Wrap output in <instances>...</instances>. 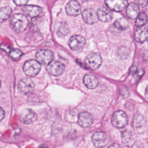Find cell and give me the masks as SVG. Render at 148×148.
<instances>
[{
	"label": "cell",
	"instance_id": "obj_28",
	"mask_svg": "<svg viewBox=\"0 0 148 148\" xmlns=\"http://www.w3.org/2000/svg\"><path fill=\"white\" fill-rule=\"evenodd\" d=\"M15 4H16L18 6H21L24 5L27 3L29 0H13Z\"/></svg>",
	"mask_w": 148,
	"mask_h": 148
},
{
	"label": "cell",
	"instance_id": "obj_4",
	"mask_svg": "<svg viewBox=\"0 0 148 148\" xmlns=\"http://www.w3.org/2000/svg\"><path fill=\"white\" fill-rule=\"evenodd\" d=\"M84 63L87 68L95 70L101 66L102 58L98 53H91L86 57Z\"/></svg>",
	"mask_w": 148,
	"mask_h": 148
},
{
	"label": "cell",
	"instance_id": "obj_11",
	"mask_svg": "<svg viewBox=\"0 0 148 148\" xmlns=\"http://www.w3.org/2000/svg\"><path fill=\"white\" fill-rule=\"evenodd\" d=\"M93 145L98 148L102 147L106 145V134L103 131L95 132L91 137Z\"/></svg>",
	"mask_w": 148,
	"mask_h": 148
},
{
	"label": "cell",
	"instance_id": "obj_23",
	"mask_svg": "<svg viewBox=\"0 0 148 148\" xmlns=\"http://www.w3.org/2000/svg\"><path fill=\"white\" fill-rule=\"evenodd\" d=\"M147 22V16L145 12L139 13V15L136 18L135 24L138 27L144 26Z\"/></svg>",
	"mask_w": 148,
	"mask_h": 148
},
{
	"label": "cell",
	"instance_id": "obj_26",
	"mask_svg": "<svg viewBox=\"0 0 148 148\" xmlns=\"http://www.w3.org/2000/svg\"><path fill=\"white\" fill-rule=\"evenodd\" d=\"M131 72L136 78H140L144 74V70L142 68L137 69L135 67H132L131 68Z\"/></svg>",
	"mask_w": 148,
	"mask_h": 148
},
{
	"label": "cell",
	"instance_id": "obj_17",
	"mask_svg": "<svg viewBox=\"0 0 148 148\" xmlns=\"http://www.w3.org/2000/svg\"><path fill=\"white\" fill-rule=\"evenodd\" d=\"M98 19L102 22H109L112 19V13L109 9L105 7H101L98 9L97 12Z\"/></svg>",
	"mask_w": 148,
	"mask_h": 148
},
{
	"label": "cell",
	"instance_id": "obj_24",
	"mask_svg": "<svg viewBox=\"0 0 148 148\" xmlns=\"http://www.w3.org/2000/svg\"><path fill=\"white\" fill-rule=\"evenodd\" d=\"M9 57L13 61H17L20 59L21 56L23 55L22 51L17 49H11L9 53Z\"/></svg>",
	"mask_w": 148,
	"mask_h": 148
},
{
	"label": "cell",
	"instance_id": "obj_22",
	"mask_svg": "<svg viewBox=\"0 0 148 148\" xmlns=\"http://www.w3.org/2000/svg\"><path fill=\"white\" fill-rule=\"evenodd\" d=\"M12 13V9L9 6L0 8V23L6 20Z\"/></svg>",
	"mask_w": 148,
	"mask_h": 148
},
{
	"label": "cell",
	"instance_id": "obj_36",
	"mask_svg": "<svg viewBox=\"0 0 148 148\" xmlns=\"http://www.w3.org/2000/svg\"><path fill=\"white\" fill-rule=\"evenodd\" d=\"M1 81L0 80V87H1Z\"/></svg>",
	"mask_w": 148,
	"mask_h": 148
},
{
	"label": "cell",
	"instance_id": "obj_21",
	"mask_svg": "<svg viewBox=\"0 0 148 148\" xmlns=\"http://www.w3.org/2000/svg\"><path fill=\"white\" fill-rule=\"evenodd\" d=\"M113 25L114 27L117 30L124 31L127 28L128 26V23L125 18H120L115 21Z\"/></svg>",
	"mask_w": 148,
	"mask_h": 148
},
{
	"label": "cell",
	"instance_id": "obj_30",
	"mask_svg": "<svg viewBox=\"0 0 148 148\" xmlns=\"http://www.w3.org/2000/svg\"><path fill=\"white\" fill-rule=\"evenodd\" d=\"M138 4L142 8H144L147 6L148 3V0H137Z\"/></svg>",
	"mask_w": 148,
	"mask_h": 148
},
{
	"label": "cell",
	"instance_id": "obj_13",
	"mask_svg": "<svg viewBox=\"0 0 148 148\" xmlns=\"http://www.w3.org/2000/svg\"><path fill=\"white\" fill-rule=\"evenodd\" d=\"M78 124L83 128L90 127L93 122L92 116L87 112H81L78 116Z\"/></svg>",
	"mask_w": 148,
	"mask_h": 148
},
{
	"label": "cell",
	"instance_id": "obj_7",
	"mask_svg": "<svg viewBox=\"0 0 148 148\" xmlns=\"http://www.w3.org/2000/svg\"><path fill=\"white\" fill-rule=\"evenodd\" d=\"M37 115L35 112L29 108L23 109L20 114V120L25 124L33 123L36 119Z\"/></svg>",
	"mask_w": 148,
	"mask_h": 148
},
{
	"label": "cell",
	"instance_id": "obj_27",
	"mask_svg": "<svg viewBox=\"0 0 148 148\" xmlns=\"http://www.w3.org/2000/svg\"><path fill=\"white\" fill-rule=\"evenodd\" d=\"M131 140V135L128 131H125L122 133V142L124 144L129 143Z\"/></svg>",
	"mask_w": 148,
	"mask_h": 148
},
{
	"label": "cell",
	"instance_id": "obj_1",
	"mask_svg": "<svg viewBox=\"0 0 148 148\" xmlns=\"http://www.w3.org/2000/svg\"><path fill=\"white\" fill-rule=\"evenodd\" d=\"M10 27L16 33H21L24 31L28 27V20L24 14L17 13L11 18L10 22Z\"/></svg>",
	"mask_w": 148,
	"mask_h": 148
},
{
	"label": "cell",
	"instance_id": "obj_3",
	"mask_svg": "<svg viewBox=\"0 0 148 148\" xmlns=\"http://www.w3.org/2000/svg\"><path fill=\"white\" fill-rule=\"evenodd\" d=\"M111 121L114 127L117 128H122L127 125L128 117L124 111L121 110H117L113 113Z\"/></svg>",
	"mask_w": 148,
	"mask_h": 148
},
{
	"label": "cell",
	"instance_id": "obj_8",
	"mask_svg": "<svg viewBox=\"0 0 148 148\" xmlns=\"http://www.w3.org/2000/svg\"><path fill=\"white\" fill-rule=\"evenodd\" d=\"M107 6L114 12H121L127 6V0H105Z\"/></svg>",
	"mask_w": 148,
	"mask_h": 148
},
{
	"label": "cell",
	"instance_id": "obj_12",
	"mask_svg": "<svg viewBox=\"0 0 148 148\" xmlns=\"http://www.w3.org/2000/svg\"><path fill=\"white\" fill-rule=\"evenodd\" d=\"M65 10L68 15L76 16L80 14L82 8L80 3L77 1L72 0L66 4Z\"/></svg>",
	"mask_w": 148,
	"mask_h": 148
},
{
	"label": "cell",
	"instance_id": "obj_19",
	"mask_svg": "<svg viewBox=\"0 0 148 148\" xmlns=\"http://www.w3.org/2000/svg\"><path fill=\"white\" fill-rule=\"evenodd\" d=\"M127 16L131 19L136 18L139 14V7L135 3L131 2L128 5L126 10Z\"/></svg>",
	"mask_w": 148,
	"mask_h": 148
},
{
	"label": "cell",
	"instance_id": "obj_32",
	"mask_svg": "<svg viewBox=\"0 0 148 148\" xmlns=\"http://www.w3.org/2000/svg\"><path fill=\"white\" fill-rule=\"evenodd\" d=\"M5 114V113L3 109L0 107V121L4 118Z\"/></svg>",
	"mask_w": 148,
	"mask_h": 148
},
{
	"label": "cell",
	"instance_id": "obj_16",
	"mask_svg": "<svg viewBox=\"0 0 148 148\" xmlns=\"http://www.w3.org/2000/svg\"><path fill=\"white\" fill-rule=\"evenodd\" d=\"M23 11L26 15L31 17H35L41 13L42 9L38 6L28 5L23 8Z\"/></svg>",
	"mask_w": 148,
	"mask_h": 148
},
{
	"label": "cell",
	"instance_id": "obj_5",
	"mask_svg": "<svg viewBox=\"0 0 148 148\" xmlns=\"http://www.w3.org/2000/svg\"><path fill=\"white\" fill-rule=\"evenodd\" d=\"M53 53L49 49H40L36 53V59L38 62L43 65H47L53 61Z\"/></svg>",
	"mask_w": 148,
	"mask_h": 148
},
{
	"label": "cell",
	"instance_id": "obj_15",
	"mask_svg": "<svg viewBox=\"0 0 148 148\" xmlns=\"http://www.w3.org/2000/svg\"><path fill=\"white\" fill-rule=\"evenodd\" d=\"M135 39L136 42L142 43L148 39V27L142 26L138 27L135 31Z\"/></svg>",
	"mask_w": 148,
	"mask_h": 148
},
{
	"label": "cell",
	"instance_id": "obj_34",
	"mask_svg": "<svg viewBox=\"0 0 148 148\" xmlns=\"http://www.w3.org/2000/svg\"><path fill=\"white\" fill-rule=\"evenodd\" d=\"M38 148H49V147L45 144H42L40 146H39V147Z\"/></svg>",
	"mask_w": 148,
	"mask_h": 148
},
{
	"label": "cell",
	"instance_id": "obj_10",
	"mask_svg": "<svg viewBox=\"0 0 148 148\" xmlns=\"http://www.w3.org/2000/svg\"><path fill=\"white\" fill-rule=\"evenodd\" d=\"M69 47L73 50H78L82 49L86 44L85 38L79 35L72 36L68 42Z\"/></svg>",
	"mask_w": 148,
	"mask_h": 148
},
{
	"label": "cell",
	"instance_id": "obj_29",
	"mask_svg": "<svg viewBox=\"0 0 148 148\" xmlns=\"http://www.w3.org/2000/svg\"><path fill=\"white\" fill-rule=\"evenodd\" d=\"M0 49L1 50H3V51H5L6 53H7L8 54L9 53L10 51L11 50V49L9 46H6L5 45H3V44L0 45Z\"/></svg>",
	"mask_w": 148,
	"mask_h": 148
},
{
	"label": "cell",
	"instance_id": "obj_18",
	"mask_svg": "<svg viewBox=\"0 0 148 148\" xmlns=\"http://www.w3.org/2000/svg\"><path fill=\"white\" fill-rule=\"evenodd\" d=\"M84 85L89 89L96 88L98 84V79L92 74H87L83 77Z\"/></svg>",
	"mask_w": 148,
	"mask_h": 148
},
{
	"label": "cell",
	"instance_id": "obj_33",
	"mask_svg": "<svg viewBox=\"0 0 148 148\" xmlns=\"http://www.w3.org/2000/svg\"><path fill=\"white\" fill-rule=\"evenodd\" d=\"M108 148H121V147H120V145H118L117 143H114L111 144V145L108 147Z\"/></svg>",
	"mask_w": 148,
	"mask_h": 148
},
{
	"label": "cell",
	"instance_id": "obj_14",
	"mask_svg": "<svg viewBox=\"0 0 148 148\" xmlns=\"http://www.w3.org/2000/svg\"><path fill=\"white\" fill-rule=\"evenodd\" d=\"M82 17L84 22L88 24H94L98 20L97 12L92 9L84 10L82 13Z\"/></svg>",
	"mask_w": 148,
	"mask_h": 148
},
{
	"label": "cell",
	"instance_id": "obj_35",
	"mask_svg": "<svg viewBox=\"0 0 148 148\" xmlns=\"http://www.w3.org/2000/svg\"><path fill=\"white\" fill-rule=\"evenodd\" d=\"M145 96L148 98V85L146 87V91H145Z\"/></svg>",
	"mask_w": 148,
	"mask_h": 148
},
{
	"label": "cell",
	"instance_id": "obj_6",
	"mask_svg": "<svg viewBox=\"0 0 148 148\" xmlns=\"http://www.w3.org/2000/svg\"><path fill=\"white\" fill-rule=\"evenodd\" d=\"M46 69L51 75L57 76L63 73L65 70V65L60 61H52L47 64Z\"/></svg>",
	"mask_w": 148,
	"mask_h": 148
},
{
	"label": "cell",
	"instance_id": "obj_9",
	"mask_svg": "<svg viewBox=\"0 0 148 148\" xmlns=\"http://www.w3.org/2000/svg\"><path fill=\"white\" fill-rule=\"evenodd\" d=\"M35 84L33 81L29 78H24L21 79L18 86L19 91L24 94H28L31 93L34 89Z\"/></svg>",
	"mask_w": 148,
	"mask_h": 148
},
{
	"label": "cell",
	"instance_id": "obj_2",
	"mask_svg": "<svg viewBox=\"0 0 148 148\" xmlns=\"http://www.w3.org/2000/svg\"><path fill=\"white\" fill-rule=\"evenodd\" d=\"M23 71L25 74L29 77H35L41 69L40 64L35 60L27 61L23 65Z\"/></svg>",
	"mask_w": 148,
	"mask_h": 148
},
{
	"label": "cell",
	"instance_id": "obj_25",
	"mask_svg": "<svg viewBox=\"0 0 148 148\" xmlns=\"http://www.w3.org/2000/svg\"><path fill=\"white\" fill-rule=\"evenodd\" d=\"M130 54V50L125 46H121L119 48L118 56L123 60L126 59Z\"/></svg>",
	"mask_w": 148,
	"mask_h": 148
},
{
	"label": "cell",
	"instance_id": "obj_20",
	"mask_svg": "<svg viewBox=\"0 0 148 148\" xmlns=\"http://www.w3.org/2000/svg\"><path fill=\"white\" fill-rule=\"evenodd\" d=\"M145 120L142 115L139 114H136L134 118L133 125L135 128L137 130L142 129L145 125Z\"/></svg>",
	"mask_w": 148,
	"mask_h": 148
},
{
	"label": "cell",
	"instance_id": "obj_31",
	"mask_svg": "<svg viewBox=\"0 0 148 148\" xmlns=\"http://www.w3.org/2000/svg\"><path fill=\"white\" fill-rule=\"evenodd\" d=\"M120 93H121V94L122 96L125 97H128V95H129V92H128V90L126 89V88H122V89L120 90Z\"/></svg>",
	"mask_w": 148,
	"mask_h": 148
}]
</instances>
